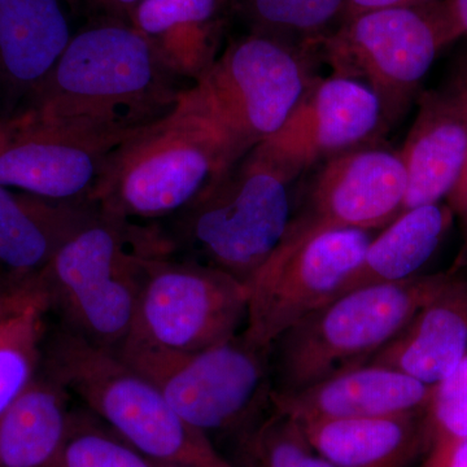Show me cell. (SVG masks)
Masks as SVG:
<instances>
[{
	"mask_svg": "<svg viewBox=\"0 0 467 467\" xmlns=\"http://www.w3.org/2000/svg\"><path fill=\"white\" fill-rule=\"evenodd\" d=\"M192 85L130 24L91 21L73 34L50 75L9 119L137 133L171 113Z\"/></svg>",
	"mask_w": 467,
	"mask_h": 467,
	"instance_id": "1",
	"label": "cell"
},
{
	"mask_svg": "<svg viewBox=\"0 0 467 467\" xmlns=\"http://www.w3.org/2000/svg\"><path fill=\"white\" fill-rule=\"evenodd\" d=\"M248 150L193 84L171 113L112 150L90 199L119 220L162 223L189 207Z\"/></svg>",
	"mask_w": 467,
	"mask_h": 467,
	"instance_id": "2",
	"label": "cell"
},
{
	"mask_svg": "<svg viewBox=\"0 0 467 467\" xmlns=\"http://www.w3.org/2000/svg\"><path fill=\"white\" fill-rule=\"evenodd\" d=\"M299 177L257 144L189 207L155 223L165 252L247 285L287 233L292 184Z\"/></svg>",
	"mask_w": 467,
	"mask_h": 467,
	"instance_id": "3",
	"label": "cell"
},
{
	"mask_svg": "<svg viewBox=\"0 0 467 467\" xmlns=\"http://www.w3.org/2000/svg\"><path fill=\"white\" fill-rule=\"evenodd\" d=\"M42 371L144 456L175 467H234L204 432L116 350L52 324Z\"/></svg>",
	"mask_w": 467,
	"mask_h": 467,
	"instance_id": "4",
	"label": "cell"
},
{
	"mask_svg": "<svg viewBox=\"0 0 467 467\" xmlns=\"http://www.w3.org/2000/svg\"><path fill=\"white\" fill-rule=\"evenodd\" d=\"M159 254L167 252L155 223H129L99 209L38 275L55 322L119 349L133 330L147 260Z\"/></svg>",
	"mask_w": 467,
	"mask_h": 467,
	"instance_id": "5",
	"label": "cell"
},
{
	"mask_svg": "<svg viewBox=\"0 0 467 467\" xmlns=\"http://www.w3.org/2000/svg\"><path fill=\"white\" fill-rule=\"evenodd\" d=\"M456 273L365 285L313 310L270 348L273 392L299 391L368 364Z\"/></svg>",
	"mask_w": 467,
	"mask_h": 467,
	"instance_id": "6",
	"label": "cell"
},
{
	"mask_svg": "<svg viewBox=\"0 0 467 467\" xmlns=\"http://www.w3.org/2000/svg\"><path fill=\"white\" fill-rule=\"evenodd\" d=\"M116 352L211 441L214 436L235 441L272 409L270 349L251 343L243 333L192 352L131 339Z\"/></svg>",
	"mask_w": 467,
	"mask_h": 467,
	"instance_id": "7",
	"label": "cell"
},
{
	"mask_svg": "<svg viewBox=\"0 0 467 467\" xmlns=\"http://www.w3.org/2000/svg\"><path fill=\"white\" fill-rule=\"evenodd\" d=\"M460 36L448 0H432L342 21L319 43L318 57L333 76L371 88L392 125L407 112L439 52Z\"/></svg>",
	"mask_w": 467,
	"mask_h": 467,
	"instance_id": "8",
	"label": "cell"
},
{
	"mask_svg": "<svg viewBox=\"0 0 467 467\" xmlns=\"http://www.w3.org/2000/svg\"><path fill=\"white\" fill-rule=\"evenodd\" d=\"M316 52L245 33L221 50L195 85L217 116L252 150L278 133L312 82Z\"/></svg>",
	"mask_w": 467,
	"mask_h": 467,
	"instance_id": "9",
	"label": "cell"
},
{
	"mask_svg": "<svg viewBox=\"0 0 467 467\" xmlns=\"http://www.w3.org/2000/svg\"><path fill=\"white\" fill-rule=\"evenodd\" d=\"M247 309V285L235 276L159 254L147 260L128 339L181 352L208 348L239 335Z\"/></svg>",
	"mask_w": 467,
	"mask_h": 467,
	"instance_id": "10",
	"label": "cell"
},
{
	"mask_svg": "<svg viewBox=\"0 0 467 467\" xmlns=\"http://www.w3.org/2000/svg\"><path fill=\"white\" fill-rule=\"evenodd\" d=\"M371 239L364 230L285 233L247 284L243 335L272 348L288 328L337 296Z\"/></svg>",
	"mask_w": 467,
	"mask_h": 467,
	"instance_id": "11",
	"label": "cell"
},
{
	"mask_svg": "<svg viewBox=\"0 0 467 467\" xmlns=\"http://www.w3.org/2000/svg\"><path fill=\"white\" fill-rule=\"evenodd\" d=\"M407 171L400 152L359 147L326 160L287 233L387 226L400 214Z\"/></svg>",
	"mask_w": 467,
	"mask_h": 467,
	"instance_id": "12",
	"label": "cell"
},
{
	"mask_svg": "<svg viewBox=\"0 0 467 467\" xmlns=\"http://www.w3.org/2000/svg\"><path fill=\"white\" fill-rule=\"evenodd\" d=\"M133 134L0 122V184L57 201L90 199L107 159Z\"/></svg>",
	"mask_w": 467,
	"mask_h": 467,
	"instance_id": "13",
	"label": "cell"
},
{
	"mask_svg": "<svg viewBox=\"0 0 467 467\" xmlns=\"http://www.w3.org/2000/svg\"><path fill=\"white\" fill-rule=\"evenodd\" d=\"M382 104L356 79L317 76L278 133L263 142L296 174L373 143L386 128Z\"/></svg>",
	"mask_w": 467,
	"mask_h": 467,
	"instance_id": "14",
	"label": "cell"
},
{
	"mask_svg": "<svg viewBox=\"0 0 467 467\" xmlns=\"http://www.w3.org/2000/svg\"><path fill=\"white\" fill-rule=\"evenodd\" d=\"M432 389L396 368L365 364L299 391L273 392L272 408L300 422L404 416L426 411Z\"/></svg>",
	"mask_w": 467,
	"mask_h": 467,
	"instance_id": "15",
	"label": "cell"
},
{
	"mask_svg": "<svg viewBox=\"0 0 467 467\" xmlns=\"http://www.w3.org/2000/svg\"><path fill=\"white\" fill-rule=\"evenodd\" d=\"M66 0H0V122L50 75L72 39Z\"/></svg>",
	"mask_w": 467,
	"mask_h": 467,
	"instance_id": "16",
	"label": "cell"
},
{
	"mask_svg": "<svg viewBox=\"0 0 467 467\" xmlns=\"http://www.w3.org/2000/svg\"><path fill=\"white\" fill-rule=\"evenodd\" d=\"M400 156L407 171L400 213L451 195L467 162V112L450 92L420 95Z\"/></svg>",
	"mask_w": 467,
	"mask_h": 467,
	"instance_id": "17",
	"label": "cell"
},
{
	"mask_svg": "<svg viewBox=\"0 0 467 467\" xmlns=\"http://www.w3.org/2000/svg\"><path fill=\"white\" fill-rule=\"evenodd\" d=\"M98 212L91 199L57 201L0 184V275H39Z\"/></svg>",
	"mask_w": 467,
	"mask_h": 467,
	"instance_id": "18",
	"label": "cell"
},
{
	"mask_svg": "<svg viewBox=\"0 0 467 467\" xmlns=\"http://www.w3.org/2000/svg\"><path fill=\"white\" fill-rule=\"evenodd\" d=\"M466 355L467 276L456 273L368 364L396 368L427 386H435L450 376Z\"/></svg>",
	"mask_w": 467,
	"mask_h": 467,
	"instance_id": "19",
	"label": "cell"
},
{
	"mask_svg": "<svg viewBox=\"0 0 467 467\" xmlns=\"http://www.w3.org/2000/svg\"><path fill=\"white\" fill-rule=\"evenodd\" d=\"M229 15L230 0H142L130 26L175 75L195 84L223 50Z\"/></svg>",
	"mask_w": 467,
	"mask_h": 467,
	"instance_id": "20",
	"label": "cell"
},
{
	"mask_svg": "<svg viewBox=\"0 0 467 467\" xmlns=\"http://www.w3.org/2000/svg\"><path fill=\"white\" fill-rule=\"evenodd\" d=\"M300 423L313 448L335 467H410L429 448L426 411Z\"/></svg>",
	"mask_w": 467,
	"mask_h": 467,
	"instance_id": "21",
	"label": "cell"
},
{
	"mask_svg": "<svg viewBox=\"0 0 467 467\" xmlns=\"http://www.w3.org/2000/svg\"><path fill=\"white\" fill-rule=\"evenodd\" d=\"M51 317L50 296L38 275L0 276V414L41 373Z\"/></svg>",
	"mask_w": 467,
	"mask_h": 467,
	"instance_id": "22",
	"label": "cell"
},
{
	"mask_svg": "<svg viewBox=\"0 0 467 467\" xmlns=\"http://www.w3.org/2000/svg\"><path fill=\"white\" fill-rule=\"evenodd\" d=\"M453 214L451 205L442 202L402 212L371 239L358 265L335 297L365 285L391 284L420 275L418 272L434 256L450 232Z\"/></svg>",
	"mask_w": 467,
	"mask_h": 467,
	"instance_id": "23",
	"label": "cell"
},
{
	"mask_svg": "<svg viewBox=\"0 0 467 467\" xmlns=\"http://www.w3.org/2000/svg\"><path fill=\"white\" fill-rule=\"evenodd\" d=\"M73 399L47 374L0 414V467H57Z\"/></svg>",
	"mask_w": 467,
	"mask_h": 467,
	"instance_id": "24",
	"label": "cell"
},
{
	"mask_svg": "<svg viewBox=\"0 0 467 467\" xmlns=\"http://www.w3.org/2000/svg\"><path fill=\"white\" fill-rule=\"evenodd\" d=\"M344 0H230L247 33L316 52L342 16Z\"/></svg>",
	"mask_w": 467,
	"mask_h": 467,
	"instance_id": "25",
	"label": "cell"
},
{
	"mask_svg": "<svg viewBox=\"0 0 467 467\" xmlns=\"http://www.w3.org/2000/svg\"><path fill=\"white\" fill-rule=\"evenodd\" d=\"M230 448L234 467H335L310 444L300 420L273 408Z\"/></svg>",
	"mask_w": 467,
	"mask_h": 467,
	"instance_id": "26",
	"label": "cell"
},
{
	"mask_svg": "<svg viewBox=\"0 0 467 467\" xmlns=\"http://www.w3.org/2000/svg\"><path fill=\"white\" fill-rule=\"evenodd\" d=\"M57 467H160L84 407H73Z\"/></svg>",
	"mask_w": 467,
	"mask_h": 467,
	"instance_id": "27",
	"label": "cell"
},
{
	"mask_svg": "<svg viewBox=\"0 0 467 467\" xmlns=\"http://www.w3.org/2000/svg\"><path fill=\"white\" fill-rule=\"evenodd\" d=\"M426 422L429 445L467 438V355L450 376L435 384Z\"/></svg>",
	"mask_w": 467,
	"mask_h": 467,
	"instance_id": "28",
	"label": "cell"
},
{
	"mask_svg": "<svg viewBox=\"0 0 467 467\" xmlns=\"http://www.w3.org/2000/svg\"><path fill=\"white\" fill-rule=\"evenodd\" d=\"M73 16L91 21H122L130 24L134 9L142 0H66Z\"/></svg>",
	"mask_w": 467,
	"mask_h": 467,
	"instance_id": "29",
	"label": "cell"
},
{
	"mask_svg": "<svg viewBox=\"0 0 467 467\" xmlns=\"http://www.w3.org/2000/svg\"><path fill=\"white\" fill-rule=\"evenodd\" d=\"M430 2H432V0H344L339 24L342 21L348 20V18L358 16V15L365 14V12L389 8L417 7V5H426Z\"/></svg>",
	"mask_w": 467,
	"mask_h": 467,
	"instance_id": "30",
	"label": "cell"
},
{
	"mask_svg": "<svg viewBox=\"0 0 467 467\" xmlns=\"http://www.w3.org/2000/svg\"><path fill=\"white\" fill-rule=\"evenodd\" d=\"M451 202V208L453 212L459 213L462 217L463 223L466 226L467 232V162L465 169H463L462 175H461L459 183L454 187L453 192L448 196Z\"/></svg>",
	"mask_w": 467,
	"mask_h": 467,
	"instance_id": "31",
	"label": "cell"
},
{
	"mask_svg": "<svg viewBox=\"0 0 467 467\" xmlns=\"http://www.w3.org/2000/svg\"><path fill=\"white\" fill-rule=\"evenodd\" d=\"M448 92H450L454 99L459 101L461 107L467 112V64L461 70L456 81L453 82V86H451V90Z\"/></svg>",
	"mask_w": 467,
	"mask_h": 467,
	"instance_id": "32",
	"label": "cell"
},
{
	"mask_svg": "<svg viewBox=\"0 0 467 467\" xmlns=\"http://www.w3.org/2000/svg\"><path fill=\"white\" fill-rule=\"evenodd\" d=\"M462 36H467V0H448Z\"/></svg>",
	"mask_w": 467,
	"mask_h": 467,
	"instance_id": "33",
	"label": "cell"
},
{
	"mask_svg": "<svg viewBox=\"0 0 467 467\" xmlns=\"http://www.w3.org/2000/svg\"><path fill=\"white\" fill-rule=\"evenodd\" d=\"M160 467H175V466H168V465H161V463H159Z\"/></svg>",
	"mask_w": 467,
	"mask_h": 467,
	"instance_id": "34",
	"label": "cell"
},
{
	"mask_svg": "<svg viewBox=\"0 0 467 467\" xmlns=\"http://www.w3.org/2000/svg\"><path fill=\"white\" fill-rule=\"evenodd\" d=\"M3 275H0V276H2Z\"/></svg>",
	"mask_w": 467,
	"mask_h": 467,
	"instance_id": "35",
	"label": "cell"
}]
</instances>
